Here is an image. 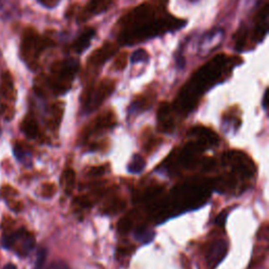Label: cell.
Instances as JSON below:
<instances>
[{"label": "cell", "mask_w": 269, "mask_h": 269, "mask_svg": "<svg viewBox=\"0 0 269 269\" xmlns=\"http://www.w3.org/2000/svg\"><path fill=\"white\" fill-rule=\"evenodd\" d=\"M118 51V45L113 42L106 41L103 45H101L100 48L92 52L87 62V67L85 72H83V79H85L88 83L94 81V78L96 77L99 69L103 66V64L110 58Z\"/></svg>", "instance_id": "obj_7"}, {"label": "cell", "mask_w": 269, "mask_h": 269, "mask_svg": "<svg viewBox=\"0 0 269 269\" xmlns=\"http://www.w3.org/2000/svg\"><path fill=\"white\" fill-rule=\"evenodd\" d=\"M63 110H64V104L62 103V102H57V103H55L51 106L50 122L54 128H57L58 125L60 124L61 118L63 115Z\"/></svg>", "instance_id": "obj_21"}, {"label": "cell", "mask_w": 269, "mask_h": 269, "mask_svg": "<svg viewBox=\"0 0 269 269\" xmlns=\"http://www.w3.org/2000/svg\"><path fill=\"white\" fill-rule=\"evenodd\" d=\"M21 131L31 139H35L39 134V126L38 122L33 116H27L21 124Z\"/></svg>", "instance_id": "obj_20"}, {"label": "cell", "mask_w": 269, "mask_h": 269, "mask_svg": "<svg viewBox=\"0 0 269 269\" xmlns=\"http://www.w3.org/2000/svg\"><path fill=\"white\" fill-rule=\"evenodd\" d=\"M56 42L51 37L41 35L32 26H27L22 32L20 42V57L31 71L40 67V59L44 52L54 48Z\"/></svg>", "instance_id": "obj_5"}, {"label": "cell", "mask_w": 269, "mask_h": 269, "mask_svg": "<svg viewBox=\"0 0 269 269\" xmlns=\"http://www.w3.org/2000/svg\"><path fill=\"white\" fill-rule=\"evenodd\" d=\"M168 5L169 0H146L128 11L115 25L118 41L132 45L181 29L186 20L171 14Z\"/></svg>", "instance_id": "obj_1"}, {"label": "cell", "mask_w": 269, "mask_h": 269, "mask_svg": "<svg viewBox=\"0 0 269 269\" xmlns=\"http://www.w3.org/2000/svg\"><path fill=\"white\" fill-rule=\"evenodd\" d=\"M16 99L15 82L12 74L8 71H4L0 76V103L1 107H12Z\"/></svg>", "instance_id": "obj_12"}, {"label": "cell", "mask_w": 269, "mask_h": 269, "mask_svg": "<svg viewBox=\"0 0 269 269\" xmlns=\"http://www.w3.org/2000/svg\"><path fill=\"white\" fill-rule=\"evenodd\" d=\"M46 256H48V252L44 248H40L37 253L36 260H35V264H34V269H42L45 261H46Z\"/></svg>", "instance_id": "obj_29"}, {"label": "cell", "mask_w": 269, "mask_h": 269, "mask_svg": "<svg viewBox=\"0 0 269 269\" xmlns=\"http://www.w3.org/2000/svg\"><path fill=\"white\" fill-rule=\"evenodd\" d=\"M148 58H150V55H148V53L143 50V49H140L136 51L133 55H132V62L133 63H137V62H142V61H146Z\"/></svg>", "instance_id": "obj_30"}, {"label": "cell", "mask_w": 269, "mask_h": 269, "mask_svg": "<svg viewBox=\"0 0 269 269\" xmlns=\"http://www.w3.org/2000/svg\"><path fill=\"white\" fill-rule=\"evenodd\" d=\"M80 69L76 58L57 60L51 64L49 71L34 80V89L40 96L63 95L71 90L73 81Z\"/></svg>", "instance_id": "obj_3"}, {"label": "cell", "mask_w": 269, "mask_h": 269, "mask_svg": "<svg viewBox=\"0 0 269 269\" xmlns=\"http://www.w3.org/2000/svg\"><path fill=\"white\" fill-rule=\"evenodd\" d=\"M46 269H71L70 266L63 261H55Z\"/></svg>", "instance_id": "obj_32"}, {"label": "cell", "mask_w": 269, "mask_h": 269, "mask_svg": "<svg viewBox=\"0 0 269 269\" xmlns=\"http://www.w3.org/2000/svg\"><path fill=\"white\" fill-rule=\"evenodd\" d=\"M155 100V92L154 91H147L144 94H141L137 96V98L134 100L131 106V110L133 112H142V110L147 109L150 107Z\"/></svg>", "instance_id": "obj_19"}, {"label": "cell", "mask_w": 269, "mask_h": 269, "mask_svg": "<svg viewBox=\"0 0 269 269\" xmlns=\"http://www.w3.org/2000/svg\"><path fill=\"white\" fill-rule=\"evenodd\" d=\"M243 62L233 55L219 54L194 72L180 90L172 105L174 112L187 115L199 103L201 97L213 86L229 77L234 69Z\"/></svg>", "instance_id": "obj_2"}, {"label": "cell", "mask_w": 269, "mask_h": 269, "mask_svg": "<svg viewBox=\"0 0 269 269\" xmlns=\"http://www.w3.org/2000/svg\"><path fill=\"white\" fill-rule=\"evenodd\" d=\"M14 155L16 159L25 166H31L32 164V155L29 151L24 150L20 145H16L14 147Z\"/></svg>", "instance_id": "obj_24"}, {"label": "cell", "mask_w": 269, "mask_h": 269, "mask_svg": "<svg viewBox=\"0 0 269 269\" xmlns=\"http://www.w3.org/2000/svg\"><path fill=\"white\" fill-rule=\"evenodd\" d=\"M95 35L96 30L92 29V27H88V29L83 31L77 38L73 41V43L71 44V50L76 54L82 53L89 48V45L90 44V40L94 38Z\"/></svg>", "instance_id": "obj_18"}, {"label": "cell", "mask_w": 269, "mask_h": 269, "mask_svg": "<svg viewBox=\"0 0 269 269\" xmlns=\"http://www.w3.org/2000/svg\"><path fill=\"white\" fill-rule=\"evenodd\" d=\"M268 32V4L265 3L255 18L254 31L249 32V37L252 42L258 43L264 39Z\"/></svg>", "instance_id": "obj_15"}, {"label": "cell", "mask_w": 269, "mask_h": 269, "mask_svg": "<svg viewBox=\"0 0 269 269\" xmlns=\"http://www.w3.org/2000/svg\"><path fill=\"white\" fill-rule=\"evenodd\" d=\"M105 172V169L103 166H94L89 171V175L92 176V177H98V176L103 175Z\"/></svg>", "instance_id": "obj_31"}, {"label": "cell", "mask_w": 269, "mask_h": 269, "mask_svg": "<svg viewBox=\"0 0 269 269\" xmlns=\"http://www.w3.org/2000/svg\"><path fill=\"white\" fill-rule=\"evenodd\" d=\"M204 151V148L194 141L188 142L178 153L176 165L177 168L191 169L199 162V156Z\"/></svg>", "instance_id": "obj_10"}, {"label": "cell", "mask_w": 269, "mask_h": 269, "mask_svg": "<svg viewBox=\"0 0 269 269\" xmlns=\"http://www.w3.org/2000/svg\"><path fill=\"white\" fill-rule=\"evenodd\" d=\"M136 239L138 241H140V242L142 243H148V242H151V241H153L155 235L154 233H152V231L150 230H147V229H143V228H140V229H138L136 231Z\"/></svg>", "instance_id": "obj_28"}, {"label": "cell", "mask_w": 269, "mask_h": 269, "mask_svg": "<svg viewBox=\"0 0 269 269\" xmlns=\"http://www.w3.org/2000/svg\"><path fill=\"white\" fill-rule=\"evenodd\" d=\"M268 90H265L264 92V97H263V107L266 109L267 106H268Z\"/></svg>", "instance_id": "obj_35"}, {"label": "cell", "mask_w": 269, "mask_h": 269, "mask_svg": "<svg viewBox=\"0 0 269 269\" xmlns=\"http://www.w3.org/2000/svg\"><path fill=\"white\" fill-rule=\"evenodd\" d=\"M3 247L5 249H12L16 248V253L25 257L29 255L35 247V238L24 229L17 230L15 233L3 237L2 241Z\"/></svg>", "instance_id": "obj_9"}, {"label": "cell", "mask_w": 269, "mask_h": 269, "mask_svg": "<svg viewBox=\"0 0 269 269\" xmlns=\"http://www.w3.org/2000/svg\"><path fill=\"white\" fill-rule=\"evenodd\" d=\"M125 206V202L123 200H121L120 198L117 197H113L108 199L103 206V210L106 213H116L121 211Z\"/></svg>", "instance_id": "obj_22"}, {"label": "cell", "mask_w": 269, "mask_h": 269, "mask_svg": "<svg viewBox=\"0 0 269 269\" xmlns=\"http://www.w3.org/2000/svg\"><path fill=\"white\" fill-rule=\"evenodd\" d=\"M0 6H1V0H0Z\"/></svg>", "instance_id": "obj_37"}, {"label": "cell", "mask_w": 269, "mask_h": 269, "mask_svg": "<svg viewBox=\"0 0 269 269\" xmlns=\"http://www.w3.org/2000/svg\"><path fill=\"white\" fill-rule=\"evenodd\" d=\"M3 269H17V267H16L15 264L8 263V264H6V265L3 267Z\"/></svg>", "instance_id": "obj_36"}, {"label": "cell", "mask_w": 269, "mask_h": 269, "mask_svg": "<svg viewBox=\"0 0 269 269\" xmlns=\"http://www.w3.org/2000/svg\"><path fill=\"white\" fill-rule=\"evenodd\" d=\"M117 228H118L119 233L121 235L128 234L133 228V220L129 217H124L122 219H120V221L118 222Z\"/></svg>", "instance_id": "obj_27"}, {"label": "cell", "mask_w": 269, "mask_h": 269, "mask_svg": "<svg viewBox=\"0 0 269 269\" xmlns=\"http://www.w3.org/2000/svg\"><path fill=\"white\" fill-rule=\"evenodd\" d=\"M175 112L169 102L163 101L158 108V123L162 132L172 133L175 128Z\"/></svg>", "instance_id": "obj_17"}, {"label": "cell", "mask_w": 269, "mask_h": 269, "mask_svg": "<svg viewBox=\"0 0 269 269\" xmlns=\"http://www.w3.org/2000/svg\"><path fill=\"white\" fill-rule=\"evenodd\" d=\"M38 1L45 7L53 8L59 3L60 0H38Z\"/></svg>", "instance_id": "obj_33"}, {"label": "cell", "mask_w": 269, "mask_h": 269, "mask_svg": "<svg viewBox=\"0 0 269 269\" xmlns=\"http://www.w3.org/2000/svg\"><path fill=\"white\" fill-rule=\"evenodd\" d=\"M116 125V116L112 110H106V112L97 116L86 127L83 135H86L88 139L91 135H98L108 131Z\"/></svg>", "instance_id": "obj_11"}, {"label": "cell", "mask_w": 269, "mask_h": 269, "mask_svg": "<svg viewBox=\"0 0 269 269\" xmlns=\"http://www.w3.org/2000/svg\"><path fill=\"white\" fill-rule=\"evenodd\" d=\"M223 163L231 169V174L237 178L248 180L256 173V168L250 158L239 151H231L223 156Z\"/></svg>", "instance_id": "obj_8"}, {"label": "cell", "mask_w": 269, "mask_h": 269, "mask_svg": "<svg viewBox=\"0 0 269 269\" xmlns=\"http://www.w3.org/2000/svg\"><path fill=\"white\" fill-rule=\"evenodd\" d=\"M210 184L202 181H187L174 187L169 203L171 209L187 210L199 207L210 197Z\"/></svg>", "instance_id": "obj_4"}, {"label": "cell", "mask_w": 269, "mask_h": 269, "mask_svg": "<svg viewBox=\"0 0 269 269\" xmlns=\"http://www.w3.org/2000/svg\"><path fill=\"white\" fill-rule=\"evenodd\" d=\"M188 135L193 139L192 141L200 144L204 150L215 146L219 143L218 135L212 129H209L205 126H194L189 129Z\"/></svg>", "instance_id": "obj_14"}, {"label": "cell", "mask_w": 269, "mask_h": 269, "mask_svg": "<svg viewBox=\"0 0 269 269\" xmlns=\"http://www.w3.org/2000/svg\"><path fill=\"white\" fill-rule=\"evenodd\" d=\"M145 169V160L140 155H135L128 164V172L131 174H140Z\"/></svg>", "instance_id": "obj_25"}, {"label": "cell", "mask_w": 269, "mask_h": 269, "mask_svg": "<svg viewBox=\"0 0 269 269\" xmlns=\"http://www.w3.org/2000/svg\"><path fill=\"white\" fill-rule=\"evenodd\" d=\"M116 88V81L110 78H104L98 82H90L87 85L81 96V103L87 113L97 109L103 102L112 95Z\"/></svg>", "instance_id": "obj_6"}, {"label": "cell", "mask_w": 269, "mask_h": 269, "mask_svg": "<svg viewBox=\"0 0 269 269\" xmlns=\"http://www.w3.org/2000/svg\"><path fill=\"white\" fill-rule=\"evenodd\" d=\"M62 183H63L64 190H66V192L68 194L72 193L76 184V173L74 172V170L72 169L66 170V172H64L63 174Z\"/></svg>", "instance_id": "obj_23"}, {"label": "cell", "mask_w": 269, "mask_h": 269, "mask_svg": "<svg viewBox=\"0 0 269 269\" xmlns=\"http://www.w3.org/2000/svg\"><path fill=\"white\" fill-rule=\"evenodd\" d=\"M225 217H226V215H225V212H223V213H221V216L217 219V224H220V225H223L224 224V222H225Z\"/></svg>", "instance_id": "obj_34"}, {"label": "cell", "mask_w": 269, "mask_h": 269, "mask_svg": "<svg viewBox=\"0 0 269 269\" xmlns=\"http://www.w3.org/2000/svg\"><path fill=\"white\" fill-rule=\"evenodd\" d=\"M227 253L226 241L218 239L209 245L206 253V263L209 268L213 269L223 260Z\"/></svg>", "instance_id": "obj_16"}, {"label": "cell", "mask_w": 269, "mask_h": 269, "mask_svg": "<svg viewBox=\"0 0 269 269\" xmlns=\"http://www.w3.org/2000/svg\"><path fill=\"white\" fill-rule=\"evenodd\" d=\"M114 0H90L88 4L79 8L77 18L79 22H86L91 17L107 11L113 5Z\"/></svg>", "instance_id": "obj_13"}, {"label": "cell", "mask_w": 269, "mask_h": 269, "mask_svg": "<svg viewBox=\"0 0 269 269\" xmlns=\"http://www.w3.org/2000/svg\"><path fill=\"white\" fill-rule=\"evenodd\" d=\"M128 60V53L127 51H123L117 55V57L113 63V70L114 71H122L127 66Z\"/></svg>", "instance_id": "obj_26"}]
</instances>
